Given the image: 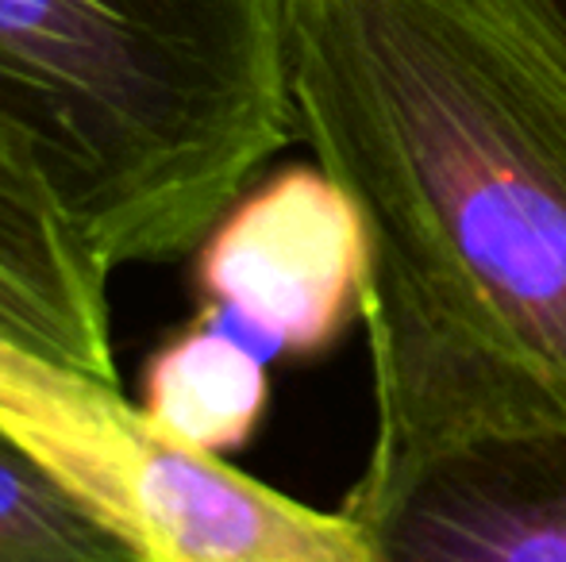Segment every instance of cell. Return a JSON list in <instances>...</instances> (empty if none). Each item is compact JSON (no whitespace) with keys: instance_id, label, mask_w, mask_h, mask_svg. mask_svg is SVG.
Instances as JSON below:
<instances>
[{"instance_id":"cell-1","label":"cell","mask_w":566,"mask_h":562,"mask_svg":"<svg viewBox=\"0 0 566 562\" xmlns=\"http://www.w3.org/2000/svg\"><path fill=\"white\" fill-rule=\"evenodd\" d=\"M297 136L366 227V466L566 435V43L516 0H290Z\"/></svg>"},{"instance_id":"cell-2","label":"cell","mask_w":566,"mask_h":562,"mask_svg":"<svg viewBox=\"0 0 566 562\" xmlns=\"http://www.w3.org/2000/svg\"><path fill=\"white\" fill-rule=\"evenodd\" d=\"M290 0H0V113L105 263L201 247L297 136Z\"/></svg>"},{"instance_id":"cell-3","label":"cell","mask_w":566,"mask_h":562,"mask_svg":"<svg viewBox=\"0 0 566 562\" xmlns=\"http://www.w3.org/2000/svg\"><path fill=\"white\" fill-rule=\"evenodd\" d=\"M0 427L155 562H374L347 509L321 512L181 447L82 374L0 351Z\"/></svg>"},{"instance_id":"cell-4","label":"cell","mask_w":566,"mask_h":562,"mask_svg":"<svg viewBox=\"0 0 566 562\" xmlns=\"http://www.w3.org/2000/svg\"><path fill=\"white\" fill-rule=\"evenodd\" d=\"M193 278L205 316L266 354H321L363 305V216L321 166H285L217 220Z\"/></svg>"},{"instance_id":"cell-5","label":"cell","mask_w":566,"mask_h":562,"mask_svg":"<svg viewBox=\"0 0 566 562\" xmlns=\"http://www.w3.org/2000/svg\"><path fill=\"white\" fill-rule=\"evenodd\" d=\"M343 509L374 562H566V435H470L363 466Z\"/></svg>"},{"instance_id":"cell-6","label":"cell","mask_w":566,"mask_h":562,"mask_svg":"<svg viewBox=\"0 0 566 562\" xmlns=\"http://www.w3.org/2000/svg\"><path fill=\"white\" fill-rule=\"evenodd\" d=\"M108 278L43 150L0 113V351L119 390Z\"/></svg>"},{"instance_id":"cell-7","label":"cell","mask_w":566,"mask_h":562,"mask_svg":"<svg viewBox=\"0 0 566 562\" xmlns=\"http://www.w3.org/2000/svg\"><path fill=\"white\" fill-rule=\"evenodd\" d=\"M262 347L205 316L197 328L163 343L143 367L139 413L181 447L224 455L259 432L270 405Z\"/></svg>"},{"instance_id":"cell-8","label":"cell","mask_w":566,"mask_h":562,"mask_svg":"<svg viewBox=\"0 0 566 562\" xmlns=\"http://www.w3.org/2000/svg\"><path fill=\"white\" fill-rule=\"evenodd\" d=\"M0 562H155L135 536L0 427Z\"/></svg>"},{"instance_id":"cell-9","label":"cell","mask_w":566,"mask_h":562,"mask_svg":"<svg viewBox=\"0 0 566 562\" xmlns=\"http://www.w3.org/2000/svg\"><path fill=\"white\" fill-rule=\"evenodd\" d=\"M532 20H539L555 39L566 43V0H516Z\"/></svg>"}]
</instances>
